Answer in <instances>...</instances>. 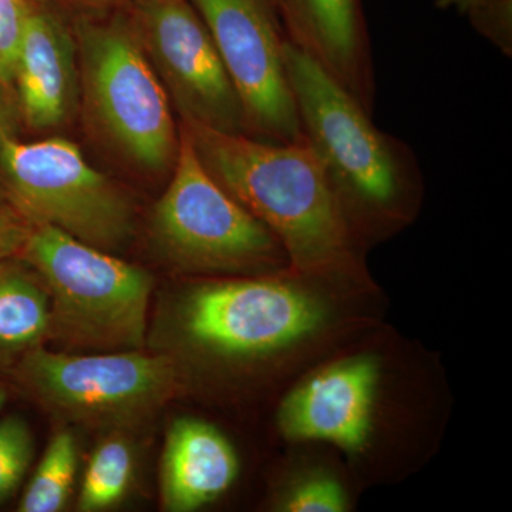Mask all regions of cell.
<instances>
[{
	"instance_id": "cell-14",
	"label": "cell",
	"mask_w": 512,
	"mask_h": 512,
	"mask_svg": "<svg viewBox=\"0 0 512 512\" xmlns=\"http://www.w3.org/2000/svg\"><path fill=\"white\" fill-rule=\"evenodd\" d=\"M239 461L227 437L191 417L171 423L160 467V497L165 511L191 512L214 503L237 480Z\"/></svg>"
},
{
	"instance_id": "cell-22",
	"label": "cell",
	"mask_w": 512,
	"mask_h": 512,
	"mask_svg": "<svg viewBox=\"0 0 512 512\" xmlns=\"http://www.w3.org/2000/svg\"><path fill=\"white\" fill-rule=\"evenodd\" d=\"M32 229L25 217L0 191V261L19 258Z\"/></svg>"
},
{
	"instance_id": "cell-25",
	"label": "cell",
	"mask_w": 512,
	"mask_h": 512,
	"mask_svg": "<svg viewBox=\"0 0 512 512\" xmlns=\"http://www.w3.org/2000/svg\"><path fill=\"white\" fill-rule=\"evenodd\" d=\"M67 2L84 9L104 10L116 6L120 0H67Z\"/></svg>"
},
{
	"instance_id": "cell-18",
	"label": "cell",
	"mask_w": 512,
	"mask_h": 512,
	"mask_svg": "<svg viewBox=\"0 0 512 512\" xmlns=\"http://www.w3.org/2000/svg\"><path fill=\"white\" fill-rule=\"evenodd\" d=\"M35 454L32 431L20 417L0 420V503L18 490Z\"/></svg>"
},
{
	"instance_id": "cell-1",
	"label": "cell",
	"mask_w": 512,
	"mask_h": 512,
	"mask_svg": "<svg viewBox=\"0 0 512 512\" xmlns=\"http://www.w3.org/2000/svg\"><path fill=\"white\" fill-rule=\"evenodd\" d=\"M208 173L278 239L301 274L346 271L356 232L309 144L271 143L185 124Z\"/></svg>"
},
{
	"instance_id": "cell-10",
	"label": "cell",
	"mask_w": 512,
	"mask_h": 512,
	"mask_svg": "<svg viewBox=\"0 0 512 512\" xmlns=\"http://www.w3.org/2000/svg\"><path fill=\"white\" fill-rule=\"evenodd\" d=\"M178 328L198 348L217 355H265L311 333L320 309L284 282L239 279L198 286L180 303Z\"/></svg>"
},
{
	"instance_id": "cell-12",
	"label": "cell",
	"mask_w": 512,
	"mask_h": 512,
	"mask_svg": "<svg viewBox=\"0 0 512 512\" xmlns=\"http://www.w3.org/2000/svg\"><path fill=\"white\" fill-rule=\"evenodd\" d=\"M13 97L19 116L35 131L62 126L80 99L76 39L56 13L36 3L30 5Z\"/></svg>"
},
{
	"instance_id": "cell-16",
	"label": "cell",
	"mask_w": 512,
	"mask_h": 512,
	"mask_svg": "<svg viewBox=\"0 0 512 512\" xmlns=\"http://www.w3.org/2000/svg\"><path fill=\"white\" fill-rule=\"evenodd\" d=\"M134 464L128 431H109L94 448L84 471L77 510L100 512L120 504L133 483Z\"/></svg>"
},
{
	"instance_id": "cell-7",
	"label": "cell",
	"mask_w": 512,
	"mask_h": 512,
	"mask_svg": "<svg viewBox=\"0 0 512 512\" xmlns=\"http://www.w3.org/2000/svg\"><path fill=\"white\" fill-rule=\"evenodd\" d=\"M171 171L151 227L175 265L190 271L235 272L288 262L275 235L208 173L183 124Z\"/></svg>"
},
{
	"instance_id": "cell-4",
	"label": "cell",
	"mask_w": 512,
	"mask_h": 512,
	"mask_svg": "<svg viewBox=\"0 0 512 512\" xmlns=\"http://www.w3.org/2000/svg\"><path fill=\"white\" fill-rule=\"evenodd\" d=\"M74 39L80 96L100 133L138 170H173L180 127L133 20L80 19Z\"/></svg>"
},
{
	"instance_id": "cell-19",
	"label": "cell",
	"mask_w": 512,
	"mask_h": 512,
	"mask_svg": "<svg viewBox=\"0 0 512 512\" xmlns=\"http://www.w3.org/2000/svg\"><path fill=\"white\" fill-rule=\"evenodd\" d=\"M29 0H0V83L13 96V79L26 23Z\"/></svg>"
},
{
	"instance_id": "cell-17",
	"label": "cell",
	"mask_w": 512,
	"mask_h": 512,
	"mask_svg": "<svg viewBox=\"0 0 512 512\" xmlns=\"http://www.w3.org/2000/svg\"><path fill=\"white\" fill-rule=\"evenodd\" d=\"M72 431H56L20 500V512H59L69 503L79 466Z\"/></svg>"
},
{
	"instance_id": "cell-11",
	"label": "cell",
	"mask_w": 512,
	"mask_h": 512,
	"mask_svg": "<svg viewBox=\"0 0 512 512\" xmlns=\"http://www.w3.org/2000/svg\"><path fill=\"white\" fill-rule=\"evenodd\" d=\"M272 3L293 45L373 114L376 73L362 0H272Z\"/></svg>"
},
{
	"instance_id": "cell-23",
	"label": "cell",
	"mask_w": 512,
	"mask_h": 512,
	"mask_svg": "<svg viewBox=\"0 0 512 512\" xmlns=\"http://www.w3.org/2000/svg\"><path fill=\"white\" fill-rule=\"evenodd\" d=\"M18 114V107L13 104L12 94L0 83V143L5 138L15 136Z\"/></svg>"
},
{
	"instance_id": "cell-15",
	"label": "cell",
	"mask_w": 512,
	"mask_h": 512,
	"mask_svg": "<svg viewBox=\"0 0 512 512\" xmlns=\"http://www.w3.org/2000/svg\"><path fill=\"white\" fill-rule=\"evenodd\" d=\"M50 299L45 282L22 258L0 261V373L47 346Z\"/></svg>"
},
{
	"instance_id": "cell-8",
	"label": "cell",
	"mask_w": 512,
	"mask_h": 512,
	"mask_svg": "<svg viewBox=\"0 0 512 512\" xmlns=\"http://www.w3.org/2000/svg\"><path fill=\"white\" fill-rule=\"evenodd\" d=\"M212 40L244 111L247 136L271 143L301 140L286 73V33L272 0H190Z\"/></svg>"
},
{
	"instance_id": "cell-21",
	"label": "cell",
	"mask_w": 512,
	"mask_h": 512,
	"mask_svg": "<svg viewBox=\"0 0 512 512\" xmlns=\"http://www.w3.org/2000/svg\"><path fill=\"white\" fill-rule=\"evenodd\" d=\"M346 510V498L336 481L328 478L312 480L299 487L289 501L285 511L291 512H342Z\"/></svg>"
},
{
	"instance_id": "cell-6",
	"label": "cell",
	"mask_w": 512,
	"mask_h": 512,
	"mask_svg": "<svg viewBox=\"0 0 512 512\" xmlns=\"http://www.w3.org/2000/svg\"><path fill=\"white\" fill-rule=\"evenodd\" d=\"M0 191L32 224H45L103 251L133 234V205L82 150L62 137L0 143Z\"/></svg>"
},
{
	"instance_id": "cell-5",
	"label": "cell",
	"mask_w": 512,
	"mask_h": 512,
	"mask_svg": "<svg viewBox=\"0 0 512 512\" xmlns=\"http://www.w3.org/2000/svg\"><path fill=\"white\" fill-rule=\"evenodd\" d=\"M9 376L64 423L130 431L156 416L180 389L171 357L134 352L72 353L42 346Z\"/></svg>"
},
{
	"instance_id": "cell-13",
	"label": "cell",
	"mask_w": 512,
	"mask_h": 512,
	"mask_svg": "<svg viewBox=\"0 0 512 512\" xmlns=\"http://www.w3.org/2000/svg\"><path fill=\"white\" fill-rule=\"evenodd\" d=\"M376 380V365L367 357L322 370L286 400L279 414L282 430L291 439L360 450L369 436Z\"/></svg>"
},
{
	"instance_id": "cell-3",
	"label": "cell",
	"mask_w": 512,
	"mask_h": 512,
	"mask_svg": "<svg viewBox=\"0 0 512 512\" xmlns=\"http://www.w3.org/2000/svg\"><path fill=\"white\" fill-rule=\"evenodd\" d=\"M19 258L45 282L50 299L47 345L72 353L144 350L153 279L60 229L32 224Z\"/></svg>"
},
{
	"instance_id": "cell-24",
	"label": "cell",
	"mask_w": 512,
	"mask_h": 512,
	"mask_svg": "<svg viewBox=\"0 0 512 512\" xmlns=\"http://www.w3.org/2000/svg\"><path fill=\"white\" fill-rule=\"evenodd\" d=\"M491 0H436V8L441 10H456L460 15L466 16L470 10L485 5Z\"/></svg>"
},
{
	"instance_id": "cell-27",
	"label": "cell",
	"mask_w": 512,
	"mask_h": 512,
	"mask_svg": "<svg viewBox=\"0 0 512 512\" xmlns=\"http://www.w3.org/2000/svg\"><path fill=\"white\" fill-rule=\"evenodd\" d=\"M128 2H130L131 5H140V3L150 2V0H128Z\"/></svg>"
},
{
	"instance_id": "cell-26",
	"label": "cell",
	"mask_w": 512,
	"mask_h": 512,
	"mask_svg": "<svg viewBox=\"0 0 512 512\" xmlns=\"http://www.w3.org/2000/svg\"><path fill=\"white\" fill-rule=\"evenodd\" d=\"M6 403V392L5 389H2L0 387V410H2V407L5 406Z\"/></svg>"
},
{
	"instance_id": "cell-20",
	"label": "cell",
	"mask_w": 512,
	"mask_h": 512,
	"mask_svg": "<svg viewBox=\"0 0 512 512\" xmlns=\"http://www.w3.org/2000/svg\"><path fill=\"white\" fill-rule=\"evenodd\" d=\"M466 16L477 33L503 55L512 56V0H491L470 10Z\"/></svg>"
},
{
	"instance_id": "cell-9",
	"label": "cell",
	"mask_w": 512,
	"mask_h": 512,
	"mask_svg": "<svg viewBox=\"0 0 512 512\" xmlns=\"http://www.w3.org/2000/svg\"><path fill=\"white\" fill-rule=\"evenodd\" d=\"M131 9L141 45L181 121L247 136L241 101L190 0H150Z\"/></svg>"
},
{
	"instance_id": "cell-2",
	"label": "cell",
	"mask_w": 512,
	"mask_h": 512,
	"mask_svg": "<svg viewBox=\"0 0 512 512\" xmlns=\"http://www.w3.org/2000/svg\"><path fill=\"white\" fill-rule=\"evenodd\" d=\"M284 57L302 138L325 168L353 229L356 217L403 220L420 187L413 148L376 127L373 114L289 39Z\"/></svg>"
}]
</instances>
